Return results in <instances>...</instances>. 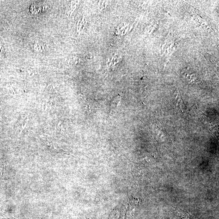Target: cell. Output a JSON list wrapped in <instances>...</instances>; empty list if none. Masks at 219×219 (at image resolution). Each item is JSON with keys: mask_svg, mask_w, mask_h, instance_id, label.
Returning a JSON list of instances; mask_svg holds the SVG:
<instances>
[{"mask_svg": "<svg viewBox=\"0 0 219 219\" xmlns=\"http://www.w3.org/2000/svg\"><path fill=\"white\" fill-rule=\"evenodd\" d=\"M0 52H2V47L0 46Z\"/></svg>", "mask_w": 219, "mask_h": 219, "instance_id": "cell-2", "label": "cell"}, {"mask_svg": "<svg viewBox=\"0 0 219 219\" xmlns=\"http://www.w3.org/2000/svg\"><path fill=\"white\" fill-rule=\"evenodd\" d=\"M2 175V174L1 168H0V177H1V176Z\"/></svg>", "mask_w": 219, "mask_h": 219, "instance_id": "cell-1", "label": "cell"}]
</instances>
